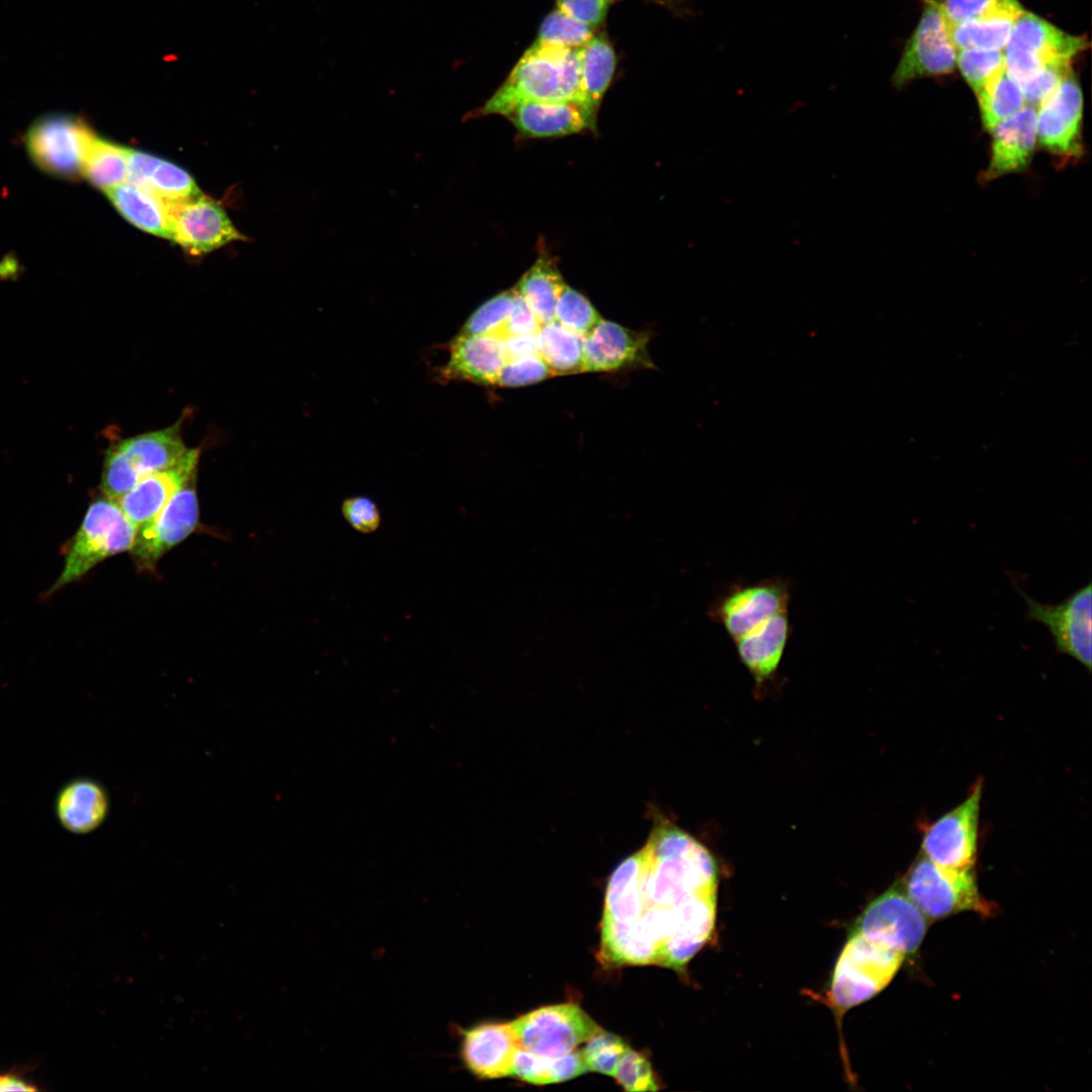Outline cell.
I'll list each match as a JSON object with an SVG mask.
<instances>
[{
	"label": "cell",
	"instance_id": "cell-47",
	"mask_svg": "<svg viewBox=\"0 0 1092 1092\" xmlns=\"http://www.w3.org/2000/svg\"><path fill=\"white\" fill-rule=\"evenodd\" d=\"M587 1071L581 1051H570L551 1058L553 1083L573 1079Z\"/></svg>",
	"mask_w": 1092,
	"mask_h": 1092
},
{
	"label": "cell",
	"instance_id": "cell-33",
	"mask_svg": "<svg viewBox=\"0 0 1092 1092\" xmlns=\"http://www.w3.org/2000/svg\"><path fill=\"white\" fill-rule=\"evenodd\" d=\"M83 176L105 192L126 182L127 149L96 135L85 160Z\"/></svg>",
	"mask_w": 1092,
	"mask_h": 1092
},
{
	"label": "cell",
	"instance_id": "cell-13",
	"mask_svg": "<svg viewBox=\"0 0 1092 1092\" xmlns=\"http://www.w3.org/2000/svg\"><path fill=\"white\" fill-rule=\"evenodd\" d=\"M982 782L958 807L931 823L923 833L922 854L950 871L973 870L978 850Z\"/></svg>",
	"mask_w": 1092,
	"mask_h": 1092
},
{
	"label": "cell",
	"instance_id": "cell-34",
	"mask_svg": "<svg viewBox=\"0 0 1092 1092\" xmlns=\"http://www.w3.org/2000/svg\"><path fill=\"white\" fill-rule=\"evenodd\" d=\"M595 30V27L575 20L556 7L542 21L534 43L582 48L596 35Z\"/></svg>",
	"mask_w": 1092,
	"mask_h": 1092
},
{
	"label": "cell",
	"instance_id": "cell-32",
	"mask_svg": "<svg viewBox=\"0 0 1092 1092\" xmlns=\"http://www.w3.org/2000/svg\"><path fill=\"white\" fill-rule=\"evenodd\" d=\"M976 96L982 124L989 132L1027 105L1020 85L1005 69Z\"/></svg>",
	"mask_w": 1092,
	"mask_h": 1092
},
{
	"label": "cell",
	"instance_id": "cell-7",
	"mask_svg": "<svg viewBox=\"0 0 1092 1092\" xmlns=\"http://www.w3.org/2000/svg\"><path fill=\"white\" fill-rule=\"evenodd\" d=\"M96 134L81 117L50 113L35 119L25 134V148L33 164L55 178L75 180L81 175Z\"/></svg>",
	"mask_w": 1092,
	"mask_h": 1092
},
{
	"label": "cell",
	"instance_id": "cell-1",
	"mask_svg": "<svg viewBox=\"0 0 1092 1092\" xmlns=\"http://www.w3.org/2000/svg\"><path fill=\"white\" fill-rule=\"evenodd\" d=\"M640 852L635 922L658 945L661 966L681 971L715 927L717 863L705 845L664 818L656 820Z\"/></svg>",
	"mask_w": 1092,
	"mask_h": 1092
},
{
	"label": "cell",
	"instance_id": "cell-44",
	"mask_svg": "<svg viewBox=\"0 0 1092 1092\" xmlns=\"http://www.w3.org/2000/svg\"><path fill=\"white\" fill-rule=\"evenodd\" d=\"M342 514L347 523L357 532L369 534L380 525V513L376 504L369 497L358 495L344 500Z\"/></svg>",
	"mask_w": 1092,
	"mask_h": 1092
},
{
	"label": "cell",
	"instance_id": "cell-36",
	"mask_svg": "<svg viewBox=\"0 0 1092 1092\" xmlns=\"http://www.w3.org/2000/svg\"><path fill=\"white\" fill-rule=\"evenodd\" d=\"M602 320L589 300L564 284L555 307V321L567 330L586 336Z\"/></svg>",
	"mask_w": 1092,
	"mask_h": 1092
},
{
	"label": "cell",
	"instance_id": "cell-27",
	"mask_svg": "<svg viewBox=\"0 0 1092 1092\" xmlns=\"http://www.w3.org/2000/svg\"><path fill=\"white\" fill-rule=\"evenodd\" d=\"M106 194L132 224L149 234L173 240L167 203L162 199L130 182L111 188Z\"/></svg>",
	"mask_w": 1092,
	"mask_h": 1092
},
{
	"label": "cell",
	"instance_id": "cell-4",
	"mask_svg": "<svg viewBox=\"0 0 1092 1092\" xmlns=\"http://www.w3.org/2000/svg\"><path fill=\"white\" fill-rule=\"evenodd\" d=\"M188 450L178 423L121 440L106 452L101 490L117 502L144 477L174 466Z\"/></svg>",
	"mask_w": 1092,
	"mask_h": 1092
},
{
	"label": "cell",
	"instance_id": "cell-48",
	"mask_svg": "<svg viewBox=\"0 0 1092 1092\" xmlns=\"http://www.w3.org/2000/svg\"><path fill=\"white\" fill-rule=\"evenodd\" d=\"M503 339L508 360L528 355H539L537 334L512 336Z\"/></svg>",
	"mask_w": 1092,
	"mask_h": 1092
},
{
	"label": "cell",
	"instance_id": "cell-9",
	"mask_svg": "<svg viewBox=\"0 0 1092 1092\" xmlns=\"http://www.w3.org/2000/svg\"><path fill=\"white\" fill-rule=\"evenodd\" d=\"M791 598L792 583L783 576L734 583L712 602L708 616L734 641L772 616L789 610Z\"/></svg>",
	"mask_w": 1092,
	"mask_h": 1092
},
{
	"label": "cell",
	"instance_id": "cell-23",
	"mask_svg": "<svg viewBox=\"0 0 1092 1092\" xmlns=\"http://www.w3.org/2000/svg\"><path fill=\"white\" fill-rule=\"evenodd\" d=\"M507 361L503 338L460 333L450 345L444 374L448 378L495 385Z\"/></svg>",
	"mask_w": 1092,
	"mask_h": 1092
},
{
	"label": "cell",
	"instance_id": "cell-5",
	"mask_svg": "<svg viewBox=\"0 0 1092 1092\" xmlns=\"http://www.w3.org/2000/svg\"><path fill=\"white\" fill-rule=\"evenodd\" d=\"M904 960L900 952L850 930L831 978L833 1006L845 1011L875 997L893 980Z\"/></svg>",
	"mask_w": 1092,
	"mask_h": 1092
},
{
	"label": "cell",
	"instance_id": "cell-42",
	"mask_svg": "<svg viewBox=\"0 0 1092 1092\" xmlns=\"http://www.w3.org/2000/svg\"><path fill=\"white\" fill-rule=\"evenodd\" d=\"M1016 0H942L938 1L947 24L976 19L1000 9Z\"/></svg>",
	"mask_w": 1092,
	"mask_h": 1092
},
{
	"label": "cell",
	"instance_id": "cell-24",
	"mask_svg": "<svg viewBox=\"0 0 1092 1092\" xmlns=\"http://www.w3.org/2000/svg\"><path fill=\"white\" fill-rule=\"evenodd\" d=\"M789 610L733 641L738 657L760 687L777 672L792 635Z\"/></svg>",
	"mask_w": 1092,
	"mask_h": 1092
},
{
	"label": "cell",
	"instance_id": "cell-30",
	"mask_svg": "<svg viewBox=\"0 0 1092 1092\" xmlns=\"http://www.w3.org/2000/svg\"><path fill=\"white\" fill-rule=\"evenodd\" d=\"M554 261L541 255L519 280L516 291L524 298L541 325L555 321V307L564 286Z\"/></svg>",
	"mask_w": 1092,
	"mask_h": 1092
},
{
	"label": "cell",
	"instance_id": "cell-29",
	"mask_svg": "<svg viewBox=\"0 0 1092 1092\" xmlns=\"http://www.w3.org/2000/svg\"><path fill=\"white\" fill-rule=\"evenodd\" d=\"M616 69V55L610 41L595 35L580 48V84L586 112L597 119L601 101Z\"/></svg>",
	"mask_w": 1092,
	"mask_h": 1092
},
{
	"label": "cell",
	"instance_id": "cell-31",
	"mask_svg": "<svg viewBox=\"0 0 1092 1092\" xmlns=\"http://www.w3.org/2000/svg\"><path fill=\"white\" fill-rule=\"evenodd\" d=\"M538 352L554 375L583 372V337L556 321L541 325Z\"/></svg>",
	"mask_w": 1092,
	"mask_h": 1092
},
{
	"label": "cell",
	"instance_id": "cell-16",
	"mask_svg": "<svg viewBox=\"0 0 1092 1092\" xmlns=\"http://www.w3.org/2000/svg\"><path fill=\"white\" fill-rule=\"evenodd\" d=\"M189 483L180 488L152 521L138 529L130 551L140 568L153 569L166 552L196 528L198 499L195 488Z\"/></svg>",
	"mask_w": 1092,
	"mask_h": 1092
},
{
	"label": "cell",
	"instance_id": "cell-49",
	"mask_svg": "<svg viewBox=\"0 0 1092 1092\" xmlns=\"http://www.w3.org/2000/svg\"><path fill=\"white\" fill-rule=\"evenodd\" d=\"M36 1087L14 1073L0 1074V1091H35Z\"/></svg>",
	"mask_w": 1092,
	"mask_h": 1092
},
{
	"label": "cell",
	"instance_id": "cell-22",
	"mask_svg": "<svg viewBox=\"0 0 1092 1092\" xmlns=\"http://www.w3.org/2000/svg\"><path fill=\"white\" fill-rule=\"evenodd\" d=\"M506 116L528 138H555L596 129L597 119L572 102L523 101L511 107Z\"/></svg>",
	"mask_w": 1092,
	"mask_h": 1092
},
{
	"label": "cell",
	"instance_id": "cell-38",
	"mask_svg": "<svg viewBox=\"0 0 1092 1092\" xmlns=\"http://www.w3.org/2000/svg\"><path fill=\"white\" fill-rule=\"evenodd\" d=\"M581 1051L587 1071L614 1077L621 1058L630 1049L618 1035L605 1031L596 1032Z\"/></svg>",
	"mask_w": 1092,
	"mask_h": 1092
},
{
	"label": "cell",
	"instance_id": "cell-19",
	"mask_svg": "<svg viewBox=\"0 0 1092 1092\" xmlns=\"http://www.w3.org/2000/svg\"><path fill=\"white\" fill-rule=\"evenodd\" d=\"M520 1046L512 1022L484 1021L461 1030L459 1056L473 1076L498 1079L511 1076Z\"/></svg>",
	"mask_w": 1092,
	"mask_h": 1092
},
{
	"label": "cell",
	"instance_id": "cell-25",
	"mask_svg": "<svg viewBox=\"0 0 1092 1092\" xmlns=\"http://www.w3.org/2000/svg\"><path fill=\"white\" fill-rule=\"evenodd\" d=\"M109 798L97 782L79 778L59 791L55 811L60 825L70 833L87 834L96 830L106 819Z\"/></svg>",
	"mask_w": 1092,
	"mask_h": 1092
},
{
	"label": "cell",
	"instance_id": "cell-10",
	"mask_svg": "<svg viewBox=\"0 0 1092 1092\" xmlns=\"http://www.w3.org/2000/svg\"><path fill=\"white\" fill-rule=\"evenodd\" d=\"M1015 589L1026 603V619L1044 625L1050 631L1058 654H1065L1090 672L1092 668V586L1074 592L1063 602L1051 605L1029 597L1010 573Z\"/></svg>",
	"mask_w": 1092,
	"mask_h": 1092
},
{
	"label": "cell",
	"instance_id": "cell-17",
	"mask_svg": "<svg viewBox=\"0 0 1092 1092\" xmlns=\"http://www.w3.org/2000/svg\"><path fill=\"white\" fill-rule=\"evenodd\" d=\"M167 208L173 241L192 255L205 254L243 240L223 208L202 194L167 203Z\"/></svg>",
	"mask_w": 1092,
	"mask_h": 1092
},
{
	"label": "cell",
	"instance_id": "cell-39",
	"mask_svg": "<svg viewBox=\"0 0 1092 1092\" xmlns=\"http://www.w3.org/2000/svg\"><path fill=\"white\" fill-rule=\"evenodd\" d=\"M614 1077L626 1091H655L659 1089L647 1058L630 1049L619 1061Z\"/></svg>",
	"mask_w": 1092,
	"mask_h": 1092
},
{
	"label": "cell",
	"instance_id": "cell-8",
	"mask_svg": "<svg viewBox=\"0 0 1092 1092\" xmlns=\"http://www.w3.org/2000/svg\"><path fill=\"white\" fill-rule=\"evenodd\" d=\"M1087 47L1084 36L1070 34L1024 10L1003 50L1005 71L1020 85L1049 65L1072 63Z\"/></svg>",
	"mask_w": 1092,
	"mask_h": 1092
},
{
	"label": "cell",
	"instance_id": "cell-45",
	"mask_svg": "<svg viewBox=\"0 0 1092 1092\" xmlns=\"http://www.w3.org/2000/svg\"><path fill=\"white\" fill-rule=\"evenodd\" d=\"M515 290L513 305L500 338L537 334L541 324L524 298Z\"/></svg>",
	"mask_w": 1092,
	"mask_h": 1092
},
{
	"label": "cell",
	"instance_id": "cell-43",
	"mask_svg": "<svg viewBox=\"0 0 1092 1092\" xmlns=\"http://www.w3.org/2000/svg\"><path fill=\"white\" fill-rule=\"evenodd\" d=\"M511 1076L534 1085L552 1084L551 1058L520 1046L513 1060Z\"/></svg>",
	"mask_w": 1092,
	"mask_h": 1092
},
{
	"label": "cell",
	"instance_id": "cell-26",
	"mask_svg": "<svg viewBox=\"0 0 1092 1092\" xmlns=\"http://www.w3.org/2000/svg\"><path fill=\"white\" fill-rule=\"evenodd\" d=\"M126 182L142 187L166 203L200 194L192 177L175 164L150 154L127 149Z\"/></svg>",
	"mask_w": 1092,
	"mask_h": 1092
},
{
	"label": "cell",
	"instance_id": "cell-20",
	"mask_svg": "<svg viewBox=\"0 0 1092 1092\" xmlns=\"http://www.w3.org/2000/svg\"><path fill=\"white\" fill-rule=\"evenodd\" d=\"M198 459L199 450L189 449L174 466L141 479L117 500L126 518L138 529L152 521L180 488L193 480Z\"/></svg>",
	"mask_w": 1092,
	"mask_h": 1092
},
{
	"label": "cell",
	"instance_id": "cell-14",
	"mask_svg": "<svg viewBox=\"0 0 1092 1092\" xmlns=\"http://www.w3.org/2000/svg\"><path fill=\"white\" fill-rule=\"evenodd\" d=\"M957 67V49L951 42L945 17L937 0H926L912 35L908 38L892 82L902 87L918 78L951 73Z\"/></svg>",
	"mask_w": 1092,
	"mask_h": 1092
},
{
	"label": "cell",
	"instance_id": "cell-18",
	"mask_svg": "<svg viewBox=\"0 0 1092 1092\" xmlns=\"http://www.w3.org/2000/svg\"><path fill=\"white\" fill-rule=\"evenodd\" d=\"M649 335L601 320L583 337V372H614L653 368L647 345Z\"/></svg>",
	"mask_w": 1092,
	"mask_h": 1092
},
{
	"label": "cell",
	"instance_id": "cell-21",
	"mask_svg": "<svg viewBox=\"0 0 1092 1092\" xmlns=\"http://www.w3.org/2000/svg\"><path fill=\"white\" fill-rule=\"evenodd\" d=\"M985 180L1025 170L1030 164L1036 140V108L1025 105L1020 111L996 125Z\"/></svg>",
	"mask_w": 1092,
	"mask_h": 1092
},
{
	"label": "cell",
	"instance_id": "cell-6",
	"mask_svg": "<svg viewBox=\"0 0 1092 1092\" xmlns=\"http://www.w3.org/2000/svg\"><path fill=\"white\" fill-rule=\"evenodd\" d=\"M906 894L927 919H940L964 911L988 916L993 906L980 894L975 874L950 871L923 854L901 882Z\"/></svg>",
	"mask_w": 1092,
	"mask_h": 1092
},
{
	"label": "cell",
	"instance_id": "cell-46",
	"mask_svg": "<svg viewBox=\"0 0 1092 1092\" xmlns=\"http://www.w3.org/2000/svg\"><path fill=\"white\" fill-rule=\"evenodd\" d=\"M611 3V0H557V8L596 28L605 20Z\"/></svg>",
	"mask_w": 1092,
	"mask_h": 1092
},
{
	"label": "cell",
	"instance_id": "cell-50",
	"mask_svg": "<svg viewBox=\"0 0 1092 1092\" xmlns=\"http://www.w3.org/2000/svg\"><path fill=\"white\" fill-rule=\"evenodd\" d=\"M614 1H619V0H611V2H614Z\"/></svg>",
	"mask_w": 1092,
	"mask_h": 1092
},
{
	"label": "cell",
	"instance_id": "cell-37",
	"mask_svg": "<svg viewBox=\"0 0 1092 1092\" xmlns=\"http://www.w3.org/2000/svg\"><path fill=\"white\" fill-rule=\"evenodd\" d=\"M515 290L499 292L477 307L465 322L460 333L500 337L510 314Z\"/></svg>",
	"mask_w": 1092,
	"mask_h": 1092
},
{
	"label": "cell",
	"instance_id": "cell-35",
	"mask_svg": "<svg viewBox=\"0 0 1092 1092\" xmlns=\"http://www.w3.org/2000/svg\"><path fill=\"white\" fill-rule=\"evenodd\" d=\"M957 67L977 94L1004 71V53L1003 50H958Z\"/></svg>",
	"mask_w": 1092,
	"mask_h": 1092
},
{
	"label": "cell",
	"instance_id": "cell-40",
	"mask_svg": "<svg viewBox=\"0 0 1092 1092\" xmlns=\"http://www.w3.org/2000/svg\"><path fill=\"white\" fill-rule=\"evenodd\" d=\"M554 374L539 355H528L508 360L495 385L517 387L536 383Z\"/></svg>",
	"mask_w": 1092,
	"mask_h": 1092
},
{
	"label": "cell",
	"instance_id": "cell-28",
	"mask_svg": "<svg viewBox=\"0 0 1092 1092\" xmlns=\"http://www.w3.org/2000/svg\"><path fill=\"white\" fill-rule=\"evenodd\" d=\"M1024 12L1016 0L994 13L957 24H947L952 44L958 50H1004L1015 21Z\"/></svg>",
	"mask_w": 1092,
	"mask_h": 1092
},
{
	"label": "cell",
	"instance_id": "cell-2",
	"mask_svg": "<svg viewBox=\"0 0 1092 1092\" xmlns=\"http://www.w3.org/2000/svg\"><path fill=\"white\" fill-rule=\"evenodd\" d=\"M523 101L572 102L585 110L580 84V48L533 43L502 86L474 114L505 115Z\"/></svg>",
	"mask_w": 1092,
	"mask_h": 1092
},
{
	"label": "cell",
	"instance_id": "cell-3",
	"mask_svg": "<svg viewBox=\"0 0 1092 1092\" xmlns=\"http://www.w3.org/2000/svg\"><path fill=\"white\" fill-rule=\"evenodd\" d=\"M136 533L116 500L106 496L94 500L66 546L63 569L48 596L81 579L104 559L130 550Z\"/></svg>",
	"mask_w": 1092,
	"mask_h": 1092
},
{
	"label": "cell",
	"instance_id": "cell-11",
	"mask_svg": "<svg viewBox=\"0 0 1092 1092\" xmlns=\"http://www.w3.org/2000/svg\"><path fill=\"white\" fill-rule=\"evenodd\" d=\"M850 930L906 958L913 954L923 941L927 918L899 882L874 899Z\"/></svg>",
	"mask_w": 1092,
	"mask_h": 1092
},
{
	"label": "cell",
	"instance_id": "cell-41",
	"mask_svg": "<svg viewBox=\"0 0 1092 1092\" xmlns=\"http://www.w3.org/2000/svg\"><path fill=\"white\" fill-rule=\"evenodd\" d=\"M1072 72L1071 62L1056 63L1020 84L1026 104L1037 108Z\"/></svg>",
	"mask_w": 1092,
	"mask_h": 1092
},
{
	"label": "cell",
	"instance_id": "cell-15",
	"mask_svg": "<svg viewBox=\"0 0 1092 1092\" xmlns=\"http://www.w3.org/2000/svg\"><path fill=\"white\" fill-rule=\"evenodd\" d=\"M1083 95L1074 73L1036 108V140L1049 153L1062 160L1083 155Z\"/></svg>",
	"mask_w": 1092,
	"mask_h": 1092
},
{
	"label": "cell",
	"instance_id": "cell-12",
	"mask_svg": "<svg viewBox=\"0 0 1092 1092\" xmlns=\"http://www.w3.org/2000/svg\"><path fill=\"white\" fill-rule=\"evenodd\" d=\"M521 1046L543 1057H558L588 1040L600 1027L577 1004L543 1006L512 1021Z\"/></svg>",
	"mask_w": 1092,
	"mask_h": 1092
}]
</instances>
